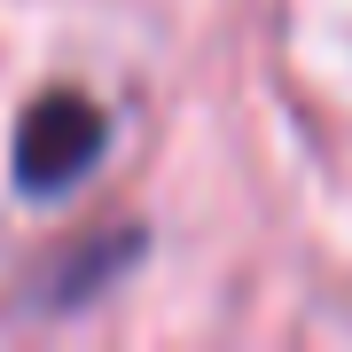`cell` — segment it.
<instances>
[{
    "instance_id": "cell-1",
    "label": "cell",
    "mask_w": 352,
    "mask_h": 352,
    "mask_svg": "<svg viewBox=\"0 0 352 352\" xmlns=\"http://www.w3.org/2000/svg\"><path fill=\"white\" fill-rule=\"evenodd\" d=\"M102 149H110L102 102L78 94V87H47V94H32L24 126H16V188L24 196H63L94 173Z\"/></svg>"
}]
</instances>
